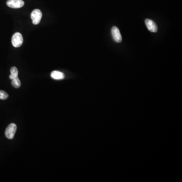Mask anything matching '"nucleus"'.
I'll list each match as a JSON object with an SVG mask.
<instances>
[{
    "label": "nucleus",
    "instance_id": "nucleus-1",
    "mask_svg": "<svg viewBox=\"0 0 182 182\" xmlns=\"http://www.w3.org/2000/svg\"><path fill=\"white\" fill-rule=\"evenodd\" d=\"M17 130V126L15 123H12L8 126L6 129L5 136L9 139H13Z\"/></svg>",
    "mask_w": 182,
    "mask_h": 182
},
{
    "label": "nucleus",
    "instance_id": "nucleus-6",
    "mask_svg": "<svg viewBox=\"0 0 182 182\" xmlns=\"http://www.w3.org/2000/svg\"><path fill=\"white\" fill-rule=\"evenodd\" d=\"M145 22L148 30L151 32H156L157 31V26L153 20L146 19Z\"/></svg>",
    "mask_w": 182,
    "mask_h": 182
},
{
    "label": "nucleus",
    "instance_id": "nucleus-7",
    "mask_svg": "<svg viewBox=\"0 0 182 182\" xmlns=\"http://www.w3.org/2000/svg\"><path fill=\"white\" fill-rule=\"evenodd\" d=\"M51 76L52 79H56V80L63 79L65 78V74H64L63 72L57 71V70H55V71H53L51 72Z\"/></svg>",
    "mask_w": 182,
    "mask_h": 182
},
{
    "label": "nucleus",
    "instance_id": "nucleus-3",
    "mask_svg": "<svg viewBox=\"0 0 182 182\" xmlns=\"http://www.w3.org/2000/svg\"><path fill=\"white\" fill-rule=\"evenodd\" d=\"M31 18L32 20V23L37 25L40 22L42 19V13L40 10L35 9L31 13Z\"/></svg>",
    "mask_w": 182,
    "mask_h": 182
},
{
    "label": "nucleus",
    "instance_id": "nucleus-5",
    "mask_svg": "<svg viewBox=\"0 0 182 182\" xmlns=\"http://www.w3.org/2000/svg\"><path fill=\"white\" fill-rule=\"evenodd\" d=\"M111 33L115 42L121 43L122 41V36L119 29L117 26L113 27L111 29Z\"/></svg>",
    "mask_w": 182,
    "mask_h": 182
},
{
    "label": "nucleus",
    "instance_id": "nucleus-9",
    "mask_svg": "<svg viewBox=\"0 0 182 182\" xmlns=\"http://www.w3.org/2000/svg\"><path fill=\"white\" fill-rule=\"evenodd\" d=\"M12 85L13 86V87L15 88H19L21 86V82L20 79H19L18 77L14 78L13 79H12Z\"/></svg>",
    "mask_w": 182,
    "mask_h": 182
},
{
    "label": "nucleus",
    "instance_id": "nucleus-10",
    "mask_svg": "<svg viewBox=\"0 0 182 182\" xmlns=\"http://www.w3.org/2000/svg\"><path fill=\"white\" fill-rule=\"evenodd\" d=\"M8 97L9 95L7 93L3 90H0V99L6 100L8 98Z\"/></svg>",
    "mask_w": 182,
    "mask_h": 182
},
{
    "label": "nucleus",
    "instance_id": "nucleus-8",
    "mask_svg": "<svg viewBox=\"0 0 182 182\" xmlns=\"http://www.w3.org/2000/svg\"><path fill=\"white\" fill-rule=\"evenodd\" d=\"M10 72H11V74L9 76L10 79H13L14 78L18 77V71L17 68L16 67H12L10 69Z\"/></svg>",
    "mask_w": 182,
    "mask_h": 182
},
{
    "label": "nucleus",
    "instance_id": "nucleus-2",
    "mask_svg": "<svg viewBox=\"0 0 182 182\" xmlns=\"http://www.w3.org/2000/svg\"><path fill=\"white\" fill-rule=\"evenodd\" d=\"M23 38L22 35L19 32H16L14 34L12 38V44L15 48L20 47L22 45Z\"/></svg>",
    "mask_w": 182,
    "mask_h": 182
},
{
    "label": "nucleus",
    "instance_id": "nucleus-4",
    "mask_svg": "<svg viewBox=\"0 0 182 182\" xmlns=\"http://www.w3.org/2000/svg\"><path fill=\"white\" fill-rule=\"evenodd\" d=\"M6 4L8 7L18 9L24 6V2L23 0H8Z\"/></svg>",
    "mask_w": 182,
    "mask_h": 182
}]
</instances>
